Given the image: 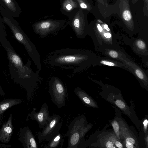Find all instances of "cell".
I'll list each match as a JSON object with an SVG mask.
<instances>
[{"instance_id":"obj_1","label":"cell","mask_w":148,"mask_h":148,"mask_svg":"<svg viewBox=\"0 0 148 148\" xmlns=\"http://www.w3.org/2000/svg\"><path fill=\"white\" fill-rule=\"evenodd\" d=\"M47 62L52 66L73 69L75 74L85 69L89 60L88 52L79 49L66 48L48 53Z\"/></svg>"},{"instance_id":"obj_2","label":"cell","mask_w":148,"mask_h":148,"mask_svg":"<svg viewBox=\"0 0 148 148\" xmlns=\"http://www.w3.org/2000/svg\"><path fill=\"white\" fill-rule=\"evenodd\" d=\"M0 13L2 16L3 22L10 27L16 38L23 44L29 55L39 71L42 66L40 54L36 47L20 27L18 23L0 5Z\"/></svg>"},{"instance_id":"obj_3","label":"cell","mask_w":148,"mask_h":148,"mask_svg":"<svg viewBox=\"0 0 148 148\" xmlns=\"http://www.w3.org/2000/svg\"><path fill=\"white\" fill-rule=\"evenodd\" d=\"M90 127V125L86 124L84 116L79 115L75 118L70 124L66 133L63 134L64 138L68 137L67 148L82 147L85 142L84 137Z\"/></svg>"},{"instance_id":"obj_4","label":"cell","mask_w":148,"mask_h":148,"mask_svg":"<svg viewBox=\"0 0 148 148\" xmlns=\"http://www.w3.org/2000/svg\"><path fill=\"white\" fill-rule=\"evenodd\" d=\"M49 91L53 103L60 109L66 105L68 94L66 89L61 80L53 76L49 82Z\"/></svg>"},{"instance_id":"obj_5","label":"cell","mask_w":148,"mask_h":148,"mask_svg":"<svg viewBox=\"0 0 148 148\" xmlns=\"http://www.w3.org/2000/svg\"><path fill=\"white\" fill-rule=\"evenodd\" d=\"M0 40L7 51L10 61L14 64V66H16V68H18L20 72H21L22 76L20 82H27L34 79L37 76V73H34L31 69L30 62H28L27 66H25L18 55L10 46L9 47L8 46L7 43V45L3 40H2L1 38Z\"/></svg>"},{"instance_id":"obj_6","label":"cell","mask_w":148,"mask_h":148,"mask_svg":"<svg viewBox=\"0 0 148 148\" xmlns=\"http://www.w3.org/2000/svg\"><path fill=\"white\" fill-rule=\"evenodd\" d=\"M60 116L58 115L53 114L48 123L43 128L41 132L38 134V138L40 142L48 141L59 132L62 126L60 122Z\"/></svg>"},{"instance_id":"obj_7","label":"cell","mask_w":148,"mask_h":148,"mask_svg":"<svg viewBox=\"0 0 148 148\" xmlns=\"http://www.w3.org/2000/svg\"><path fill=\"white\" fill-rule=\"evenodd\" d=\"M36 108H34L30 113L28 114L26 120L29 117L32 120L36 121L40 129L43 128L49 122L51 118L47 105L44 103L42 105L38 112H36Z\"/></svg>"},{"instance_id":"obj_8","label":"cell","mask_w":148,"mask_h":148,"mask_svg":"<svg viewBox=\"0 0 148 148\" xmlns=\"http://www.w3.org/2000/svg\"><path fill=\"white\" fill-rule=\"evenodd\" d=\"M18 140L25 148H38L34 136L28 127H20Z\"/></svg>"},{"instance_id":"obj_9","label":"cell","mask_w":148,"mask_h":148,"mask_svg":"<svg viewBox=\"0 0 148 148\" xmlns=\"http://www.w3.org/2000/svg\"><path fill=\"white\" fill-rule=\"evenodd\" d=\"M60 25L48 21L43 22L35 25V33L43 38L50 34H55L60 28Z\"/></svg>"},{"instance_id":"obj_10","label":"cell","mask_w":148,"mask_h":148,"mask_svg":"<svg viewBox=\"0 0 148 148\" xmlns=\"http://www.w3.org/2000/svg\"><path fill=\"white\" fill-rule=\"evenodd\" d=\"M12 119V114L11 113L8 120L2 125L0 129V142L7 144L10 141L14 130Z\"/></svg>"},{"instance_id":"obj_11","label":"cell","mask_w":148,"mask_h":148,"mask_svg":"<svg viewBox=\"0 0 148 148\" xmlns=\"http://www.w3.org/2000/svg\"><path fill=\"white\" fill-rule=\"evenodd\" d=\"M0 5L14 17H19L22 11L15 0H0Z\"/></svg>"},{"instance_id":"obj_12","label":"cell","mask_w":148,"mask_h":148,"mask_svg":"<svg viewBox=\"0 0 148 148\" xmlns=\"http://www.w3.org/2000/svg\"><path fill=\"white\" fill-rule=\"evenodd\" d=\"M22 101V99H4L0 102V114H4L7 110L14 106L20 104Z\"/></svg>"},{"instance_id":"obj_13","label":"cell","mask_w":148,"mask_h":148,"mask_svg":"<svg viewBox=\"0 0 148 148\" xmlns=\"http://www.w3.org/2000/svg\"><path fill=\"white\" fill-rule=\"evenodd\" d=\"M121 132L122 138L124 139V145L127 148H133L135 144L134 138L129 134L128 130L123 127H121Z\"/></svg>"},{"instance_id":"obj_14","label":"cell","mask_w":148,"mask_h":148,"mask_svg":"<svg viewBox=\"0 0 148 148\" xmlns=\"http://www.w3.org/2000/svg\"><path fill=\"white\" fill-rule=\"evenodd\" d=\"M64 138L63 135L59 132L57 135L48 141L47 145H45L44 147L56 148L60 146V148H62L64 142Z\"/></svg>"},{"instance_id":"obj_15","label":"cell","mask_w":148,"mask_h":148,"mask_svg":"<svg viewBox=\"0 0 148 148\" xmlns=\"http://www.w3.org/2000/svg\"><path fill=\"white\" fill-rule=\"evenodd\" d=\"M75 94L84 104L91 106H94L92 99L84 91L77 87L74 90Z\"/></svg>"},{"instance_id":"obj_16","label":"cell","mask_w":148,"mask_h":148,"mask_svg":"<svg viewBox=\"0 0 148 148\" xmlns=\"http://www.w3.org/2000/svg\"><path fill=\"white\" fill-rule=\"evenodd\" d=\"M116 136H111V135L107 136L106 137L101 139V142L102 145L105 147L108 148H115L114 144L117 140Z\"/></svg>"},{"instance_id":"obj_17","label":"cell","mask_w":148,"mask_h":148,"mask_svg":"<svg viewBox=\"0 0 148 148\" xmlns=\"http://www.w3.org/2000/svg\"><path fill=\"white\" fill-rule=\"evenodd\" d=\"M112 124L116 136H117L119 139H122L120 128V129L119 125L118 123L116 121H114L112 122Z\"/></svg>"},{"instance_id":"obj_18","label":"cell","mask_w":148,"mask_h":148,"mask_svg":"<svg viewBox=\"0 0 148 148\" xmlns=\"http://www.w3.org/2000/svg\"><path fill=\"white\" fill-rule=\"evenodd\" d=\"M123 16L124 19L127 21L130 20L132 18L130 12L128 10H125L123 12Z\"/></svg>"},{"instance_id":"obj_19","label":"cell","mask_w":148,"mask_h":148,"mask_svg":"<svg viewBox=\"0 0 148 148\" xmlns=\"http://www.w3.org/2000/svg\"><path fill=\"white\" fill-rule=\"evenodd\" d=\"M100 63L106 66H116V64L115 62L111 61L106 60H102L100 62Z\"/></svg>"},{"instance_id":"obj_20","label":"cell","mask_w":148,"mask_h":148,"mask_svg":"<svg viewBox=\"0 0 148 148\" xmlns=\"http://www.w3.org/2000/svg\"><path fill=\"white\" fill-rule=\"evenodd\" d=\"M116 105L121 109H124L125 106V103L120 99L117 100L115 101Z\"/></svg>"},{"instance_id":"obj_21","label":"cell","mask_w":148,"mask_h":148,"mask_svg":"<svg viewBox=\"0 0 148 148\" xmlns=\"http://www.w3.org/2000/svg\"><path fill=\"white\" fill-rule=\"evenodd\" d=\"M137 45L139 48L141 49H143L146 47L145 43L141 40H138L137 41Z\"/></svg>"},{"instance_id":"obj_22","label":"cell","mask_w":148,"mask_h":148,"mask_svg":"<svg viewBox=\"0 0 148 148\" xmlns=\"http://www.w3.org/2000/svg\"><path fill=\"white\" fill-rule=\"evenodd\" d=\"M135 73L138 77L140 79H143L144 75L143 72L139 69H137L135 71Z\"/></svg>"},{"instance_id":"obj_23","label":"cell","mask_w":148,"mask_h":148,"mask_svg":"<svg viewBox=\"0 0 148 148\" xmlns=\"http://www.w3.org/2000/svg\"><path fill=\"white\" fill-rule=\"evenodd\" d=\"M109 55L111 57L116 58H117L118 56V53L115 51L110 50L109 52Z\"/></svg>"},{"instance_id":"obj_24","label":"cell","mask_w":148,"mask_h":148,"mask_svg":"<svg viewBox=\"0 0 148 148\" xmlns=\"http://www.w3.org/2000/svg\"><path fill=\"white\" fill-rule=\"evenodd\" d=\"M115 145L116 147L119 148H123V145L121 142L118 140H116L115 143Z\"/></svg>"},{"instance_id":"obj_25","label":"cell","mask_w":148,"mask_h":148,"mask_svg":"<svg viewBox=\"0 0 148 148\" xmlns=\"http://www.w3.org/2000/svg\"><path fill=\"white\" fill-rule=\"evenodd\" d=\"M148 123V120L147 119H145L143 122L144 129L145 131H146L147 129Z\"/></svg>"},{"instance_id":"obj_26","label":"cell","mask_w":148,"mask_h":148,"mask_svg":"<svg viewBox=\"0 0 148 148\" xmlns=\"http://www.w3.org/2000/svg\"><path fill=\"white\" fill-rule=\"evenodd\" d=\"M11 147V145H6L0 143V148H8Z\"/></svg>"},{"instance_id":"obj_27","label":"cell","mask_w":148,"mask_h":148,"mask_svg":"<svg viewBox=\"0 0 148 148\" xmlns=\"http://www.w3.org/2000/svg\"><path fill=\"white\" fill-rule=\"evenodd\" d=\"M97 27L98 28V31L100 32H101L103 31V28L99 24H98L97 25Z\"/></svg>"},{"instance_id":"obj_28","label":"cell","mask_w":148,"mask_h":148,"mask_svg":"<svg viewBox=\"0 0 148 148\" xmlns=\"http://www.w3.org/2000/svg\"><path fill=\"white\" fill-rule=\"evenodd\" d=\"M0 95L3 96H5V94L2 89L0 85Z\"/></svg>"},{"instance_id":"obj_29","label":"cell","mask_w":148,"mask_h":148,"mask_svg":"<svg viewBox=\"0 0 148 148\" xmlns=\"http://www.w3.org/2000/svg\"><path fill=\"white\" fill-rule=\"evenodd\" d=\"M66 8L68 10H70L72 9V6L70 4H68L66 5Z\"/></svg>"},{"instance_id":"obj_30","label":"cell","mask_w":148,"mask_h":148,"mask_svg":"<svg viewBox=\"0 0 148 148\" xmlns=\"http://www.w3.org/2000/svg\"><path fill=\"white\" fill-rule=\"evenodd\" d=\"M80 6L81 8H87V6L86 5L83 3H81L80 4Z\"/></svg>"},{"instance_id":"obj_31","label":"cell","mask_w":148,"mask_h":148,"mask_svg":"<svg viewBox=\"0 0 148 148\" xmlns=\"http://www.w3.org/2000/svg\"><path fill=\"white\" fill-rule=\"evenodd\" d=\"M104 28L108 32L110 31V29L108 27V25L106 24H105L104 25Z\"/></svg>"},{"instance_id":"obj_32","label":"cell","mask_w":148,"mask_h":148,"mask_svg":"<svg viewBox=\"0 0 148 148\" xmlns=\"http://www.w3.org/2000/svg\"><path fill=\"white\" fill-rule=\"evenodd\" d=\"M3 114H0V123L1 120V119L2 118Z\"/></svg>"}]
</instances>
